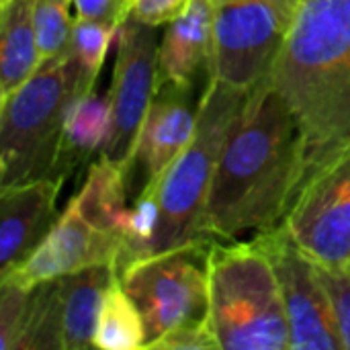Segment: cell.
<instances>
[{"mask_svg":"<svg viewBox=\"0 0 350 350\" xmlns=\"http://www.w3.org/2000/svg\"><path fill=\"white\" fill-rule=\"evenodd\" d=\"M306 174L299 121L267 78L250 90L221 148L205 209L207 238L230 242L281 226Z\"/></svg>","mask_w":350,"mask_h":350,"instance_id":"obj_1","label":"cell"},{"mask_svg":"<svg viewBox=\"0 0 350 350\" xmlns=\"http://www.w3.org/2000/svg\"><path fill=\"white\" fill-rule=\"evenodd\" d=\"M269 82L299 121L308 170L350 146V0H299Z\"/></svg>","mask_w":350,"mask_h":350,"instance_id":"obj_2","label":"cell"},{"mask_svg":"<svg viewBox=\"0 0 350 350\" xmlns=\"http://www.w3.org/2000/svg\"><path fill=\"white\" fill-rule=\"evenodd\" d=\"M248 94L219 80H209L203 88L193 139L160 178L142 187V191L152 193L158 209V224L148 254L211 242L205 234L207 199L221 148Z\"/></svg>","mask_w":350,"mask_h":350,"instance_id":"obj_3","label":"cell"},{"mask_svg":"<svg viewBox=\"0 0 350 350\" xmlns=\"http://www.w3.org/2000/svg\"><path fill=\"white\" fill-rule=\"evenodd\" d=\"M209 322L221 350H289L277 273L256 236L211 242Z\"/></svg>","mask_w":350,"mask_h":350,"instance_id":"obj_4","label":"cell"},{"mask_svg":"<svg viewBox=\"0 0 350 350\" xmlns=\"http://www.w3.org/2000/svg\"><path fill=\"white\" fill-rule=\"evenodd\" d=\"M80 92L92 88L68 51L43 62L23 86L2 98L0 189L53 176L66 117Z\"/></svg>","mask_w":350,"mask_h":350,"instance_id":"obj_5","label":"cell"},{"mask_svg":"<svg viewBox=\"0 0 350 350\" xmlns=\"http://www.w3.org/2000/svg\"><path fill=\"white\" fill-rule=\"evenodd\" d=\"M211 242L148 254L119 269L121 285L144 318L146 349L180 326L209 320Z\"/></svg>","mask_w":350,"mask_h":350,"instance_id":"obj_6","label":"cell"},{"mask_svg":"<svg viewBox=\"0 0 350 350\" xmlns=\"http://www.w3.org/2000/svg\"><path fill=\"white\" fill-rule=\"evenodd\" d=\"M213 2L211 80L240 90H254L271 76L285 41L293 10L275 0Z\"/></svg>","mask_w":350,"mask_h":350,"instance_id":"obj_7","label":"cell"},{"mask_svg":"<svg viewBox=\"0 0 350 350\" xmlns=\"http://www.w3.org/2000/svg\"><path fill=\"white\" fill-rule=\"evenodd\" d=\"M322 269L350 260V146L314 164L281 224Z\"/></svg>","mask_w":350,"mask_h":350,"instance_id":"obj_8","label":"cell"},{"mask_svg":"<svg viewBox=\"0 0 350 350\" xmlns=\"http://www.w3.org/2000/svg\"><path fill=\"white\" fill-rule=\"evenodd\" d=\"M256 238L277 273L289 326V350H345L320 265L295 244L283 226Z\"/></svg>","mask_w":350,"mask_h":350,"instance_id":"obj_9","label":"cell"},{"mask_svg":"<svg viewBox=\"0 0 350 350\" xmlns=\"http://www.w3.org/2000/svg\"><path fill=\"white\" fill-rule=\"evenodd\" d=\"M158 27L127 18L117 33V57L109 90L113 127L100 156L133 170L135 146L158 88Z\"/></svg>","mask_w":350,"mask_h":350,"instance_id":"obj_10","label":"cell"},{"mask_svg":"<svg viewBox=\"0 0 350 350\" xmlns=\"http://www.w3.org/2000/svg\"><path fill=\"white\" fill-rule=\"evenodd\" d=\"M121 252L123 240L94 226L70 199L45 238L25 260L0 275V283L35 287L92 267H117Z\"/></svg>","mask_w":350,"mask_h":350,"instance_id":"obj_11","label":"cell"},{"mask_svg":"<svg viewBox=\"0 0 350 350\" xmlns=\"http://www.w3.org/2000/svg\"><path fill=\"white\" fill-rule=\"evenodd\" d=\"M195 88L158 82L133 156V166L144 168V185L160 178L193 139L201 100L195 96Z\"/></svg>","mask_w":350,"mask_h":350,"instance_id":"obj_12","label":"cell"},{"mask_svg":"<svg viewBox=\"0 0 350 350\" xmlns=\"http://www.w3.org/2000/svg\"><path fill=\"white\" fill-rule=\"evenodd\" d=\"M66 176H43L0 189V275L25 260L55 224Z\"/></svg>","mask_w":350,"mask_h":350,"instance_id":"obj_13","label":"cell"},{"mask_svg":"<svg viewBox=\"0 0 350 350\" xmlns=\"http://www.w3.org/2000/svg\"><path fill=\"white\" fill-rule=\"evenodd\" d=\"M213 70V2L193 0L166 25L158 49V82L197 86L209 84Z\"/></svg>","mask_w":350,"mask_h":350,"instance_id":"obj_14","label":"cell"},{"mask_svg":"<svg viewBox=\"0 0 350 350\" xmlns=\"http://www.w3.org/2000/svg\"><path fill=\"white\" fill-rule=\"evenodd\" d=\"M117 275V267H92L55 279L62 350L94 349V328L105 289Z\"/></svg>","mask_w":350,"mask_h":350,"instance_id":"obj_15","label":"cell"},{"mask_svg":"<svg viewBox=\"0 0 350 350\" xmlns=\"http://www.w3.org/2000/svg\"><path fill=\"white\" fill-rule=\"evenodd\" d=\"M113 127V109L107 94L80 92L68 111L59 156L53 176H68L70 170L88 162L90 156L103 154Z\"/></svg>","mask_w":350,"mask_h":350,"instance_id":"obj_16","label":"cell"},{"mask_svg":"<svg viewBox=\"0 0 350 350\" xmlns=\"http://www.w3.org/2000/svg\"><path fill=\"white\" fill-rule=\"evenodd\" d=\"M129 172V168L98 156V160L88 166L82 187L72 197L94 226L119 236L123 246L131 221V209H127Z\"/></svg>","mask_w":350,"mask_h":350,"instance_id":"obj_17","label":"cell"},{"mask_svg":"<svg viewBox=\"0 0 350 350\" xmlns=\"http://www.w3.org/2000/svg\"><path fill=\"white\" fill-rule=\"evenodd\" d=\"M35 0H10L0 8V94L23 86L41 66L33 21Z\"/></svg>","mask_w":350,"mask_h":350,"instance_id":"obj_18","label":"cell"},{"mask_svg":"<svg viewBox=\"0 0 350 350\" xmlns=\"http://www.w3.org/2000/svg\"><path fill=\"white\" fill-rule=\"evenodd\" d=\"M92 347L100 350L146 349V324L129 293L123 289L119 273L105 289Z\"/></svg>","mask_w":350,"mask_h":350,"instance_id":"obj_19","label":"cell"},{"mask_svg":"<svg viewBox=\"0 0 350 350\" xmlns=\"http://www.w3.org/2000/svg\"><path fill=\"white\" fill-rule=\"evenodd\" d=\"M119 27L78 16L74 18L72 29V41H70V53L78 62L84 82L88 88L94 90V84L98 80L100 68L105 64L109 45L113 39H117Z\"/></svg>","mask_w":350,"mask_h":350,"instance_id":"obj_20","label":"cell"},{"mask_svg":"<svg viewBox=\"0 0 350 350\" xmlns=\"http://www.w3.org/2000/svg\"><path fill=\"white\" fill-rule=\"evenodd\" d=\"M74 0H35L33 21L41 53V64L62 57L70 51L74 18L70 16Z\"/></svg>","mask_w":350,"mask_h":350,"instance_id":"obj_21","label":"cell"},{"mask_svg":"<svg viewBox=\"0 0 350 350\" xmlns=\"http://www.w3.org/2000/svg\"><path fill=\"white\" fill-rule=\"evenodd\" d=\"M33 287L0 283V350H14L21 338Z\"/></svg>","mask_w":350,"mask_h":350,"instance_id":"obj_22","label":"cell"},{"mask_svg":"<svg viewBox=\"0 0 350 350\" xmlns=\"http://www.w3.org/2000/svg\"><path fill=\"white\" fill-rule=\"evenodd\" d=\"M150 349L160 350H213L219 349L217 336L211 328L209 320L203 322H195V324H187L180 326L172 332H168L166 336H162L160 340H156Z\"/></svg>","mask_w":350,"mask_h":350,"instance_id":"obj_23","label":"cell"},{"mask_svg":"<svg viewBox=\"0 0 350 350\" xmlns=\"http://www.w3.org/2000/svg\"><path fill=\"white\" fill-rule=\"evenodd\" d=\"M320 271H322L324 283L332 297V306H334L340 338L345 342V350H350V271L349 269L330 271V269H322V267H320Z\"/></svg>","mask_w":350,"mask_h":350,"instance_id":"obj_24","label":"cell"},{"mask_svg":"<svg viewBox=\"0 0 350 350\" xmlns=\"http://www.w3.org/2000/svg\"><path fill=\"white\" fill-rule=\"evenodd\" d=\"M193 0H133L129 16L152 27H162L178 18Z\"/></svg>","mask_w":350,"mask_h":350,"instance_id":"obj_25","label":"cell"},{"mask_svg":"<svg viewBox=\"0 0 350 350\" xmlns=\"http://www.w3.org/2000/svg\"><path fill=\"white\" fill-rule=\"evenodd\" d=\"M76 14L92 21H100L113 27H121L131 12L129 0H74Z\"/></svg>","mask_w":350,"mask_h":350,"instance_id":"obj_26","label":"cell"},{"mask_svg":"<svg viewBox=\"0 0 350 350\" xmlns=\"http://www.w3.org/2000/svg\"><path fill=\"white\" fill-rule=\"evenodd\" d=\"M275 2L281 4V6H285V8H289V10H293V12H295V8L299 4V0H275Z\"/></svg>","mask_w":350,"mask_h":350,"instance_id":"obj_27","label":"cell"},{"mask_svg":"<svg viewBox=\"0 0 350 350\" xmlns=\"http://www.w3.org/2000/svg\"><path fill=\"white\" fill-rule=\"evenodd\" d=\"M8 2H10V0H0V8H2L4 4H8Z\"/></svg>","mask_w":350,"mask_h":350,"instance_id":"obj_28","label":"cell"},{"mask_svg":"<svg viewBox=\"0 0 350 350\" xmlns=\"http://www.w3.org/2000/svg\"><path fill=\"white\" fill-rule=\"evenodd\" d=\"M347 269H349V271H350V260H349V265H347Z\"/></svg>","mask_w":350,"mask_h":350,"instance_id":"obj_29","label":"cell"},{"mask_svg":"<svg viewBox=\"0 0 350 350\" xmlns=\"http://www.w3.org/2000/svg\"><path fill=\"white\" fill-rule=\"evenodd\" d=\"M129 2H133V0H129Z\"/></svg>","mask_w":350,"mask_h":350,"instance_id":"obj_30","label":"cell"}]
</instances>
